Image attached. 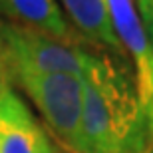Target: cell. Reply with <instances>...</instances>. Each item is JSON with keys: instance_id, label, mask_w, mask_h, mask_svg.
<instances>
[{"instance_id": "cell-7", "label": "cell", "mask_w": 153, "mask_h": 153, "mask_svg": "<svg viewBox=\"0 0 153 153\" xmlns=\"http://www.w3.org/2000/svg\"><path fill=\"white\" fill-rule=\"evenodd\" d=\"M54 141L32 111L0 117V153H54Z\"/></svg>"}, {"instance_id": "cell-1", "label": "cell", "mask_w": 153, "mask_h": 153, "mask_svg": "<svg viewBox=\"0 0 153 153\" xmlns=\"http://www.w3.org/2000/svg\"><path fill=\"white\" fill-rule=\"evenodd\" d=\"M82 153H149L153 133L129 62L88 50Z\"/></svg>"}, {"instance_id": "cell-8", "label": "cell", "mask_w": 153, "mask_h": 153, "mask_svg": "<svg viewBox=\"0 0 153 153\" xmlns=\"http://www.w3.org/2000/svg\"><path fill=\"white\" fill-rule=\"evenodd\" d=\"M26 111H30V108L18 94L16 85L10 82L6 70L0 66V117H14Z\"/></svg>"}, {"instance_id": "cell-9", "label": "cell", "mask_w": 153, "mask_h": 153, "mask_svg": "<svg viewBox=\"0 0 153 153\" xmlns=\"http://www.w3.org/2000/svg\"><path fill=\"white\" fill-rule=\"evenodd\" d=\"M137 12L141 16V22L147 30V36L153 44V0H135Z\"/></svg>"}, {"instance_id": "cell-2", "label": "cell", "mask_w": 153, "mask_h": 153, "mask_svg": "<svg viewBox=\"0 0 153 153\" xmlns=\"http://www.w3.org/2000/svg\"><path fill=\"white\" fill-rule=\"evenodd\" d=\"M8 78L34 103L50 137H54L62 145L64 151L82 153V76L10 72Z\"/></svg>"}, {"instance_id": "cell-3", "label": "cell", "mask_w": 153, "mask_h": 153, "mask_svg": "<svg viewBox=\"0 0 153 153\" xmlns=\"http://www.w3.org/2000/svg\"><path fill=\"white\" fill-rule=\"evenodd\" d=\"M90 46L0 20V62L10 72L84 76Z\"/></svg>"}, {"instance_id": "cell-6", "label": "cell", "mask_w": 153, "mask_h": 153, "mask_svg": "<svg viewBox=\"0 0 153 153\" xmlns=\"http://www.w3.org/2000/svg\"><path fill=\"white\" fill-rule=\"evenodd\" d=\"M0 20L28 26L62 40H82L58 0H0Z\"/></svg>"}, {"instance_id": "cell-5", "label": "cell", "mask_w": 153, "mask_h": 153, "mask_svg": "<svg viewBox=\"0 0 153 153\" xmlns=\"http://www.w3.org/2000/svg\"><path fill=\"white\" fill-rule=\"evenodd\" d=\"M62 10L85 44L97 52H108L127 62L114 30L108 0H58Z\"/></svg>"}, {"instance_id": "cell-4", "label": "cell", "mask_w": 153, "mask_h": 153, "mask_svg": "<svg viewBox=\"0 0 153 153\" xmlns=\"http://www.w3.org/2000/svg\"><path fill=\"white\" fill-rule=\"evenodd\" d=\"M108 6L115 36L133 70L137 91L153 133V44L137 12L135 0H108Z\"/></svg>"}, {"instance_id": "cell-12", "label": "cell", "mask_w": 153, "mask_h": 153, "mask_svg": "<svg viewBox=\"0 0 153 153\" xmlns=\"http://www.w3.org/2000/svg\"><path fill=\"white\" fill-rule=\"evenodd\" d=\"M0 66H2V62H0ZM2 68H4V66H2Z\"/></svg>"}, {"instance_id": "cell-10", "label": "cell", "mask_w": 153, "mask_h": 153, "mask_svg": "<svg viewBox=\"0 0 153 153\" xmlns=\"http://www.w3.org/2000/svg\"><path fill=\"white\" fill-rule=\"evenodd\" d=\"M54 153H68V151H58V149H56V151H54Z\"/></svg>"}, {"instance_id": "cell-11", "label": "cell", "mask_w": 153, "mask_h": 153, "mask_svg": "<svg viewBox=\"0 0 153 153\" xmlns=\"http://www.w3.org/2000/svg\"><path fill=\"white\" fill-rule=\"evenodd\" d=\"M149 153H153V143H151V149H149Z\"/></svg>"}]
</instances>
